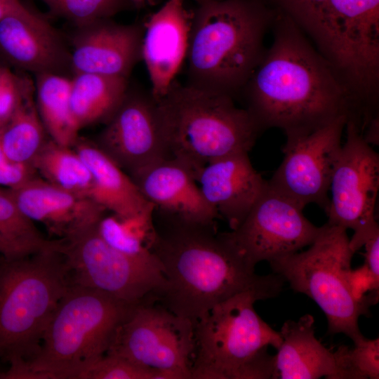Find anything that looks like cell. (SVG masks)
<instances>
[{"mask_svg":"<svg viewBox=\"0 0 379 379\" xmlns=\"http://www.w3.org/2000/svg\"><path fill=\"white\" fill-rule=\"evenodd\" d=\"M191 22L185 0H167L145 25L142 59L156 100L166 94L185 60Z\"/></svg>","mask_w":379,"mask_h":379,"instance_id":"d6986e66","label":"cell"},{"mask_svg":"<svg viewBox=\"0 0 379 379\" xmlns=\"http://www.w3.org/2000/svg\"><path fill=\"white\" fill-rule=\"evenodd\" d=\"M347 230L328 223L310 248L270 262L274 273L296 292L312 298L324 312L328 333H344L354 344L364 338L359 319L371 305L355 299L350 284L354 252Z\"/></svg>","mask_w":379,"mask_h":379,"instance_id":"ba28073f","label":"cell"},{"mask_svg":"<svg viewBox=\"0 0 379 379\" xmlns=\"http://www.w3.org/2000/svg\"><path fill=\"white\" fill-rule=\"evenodd\" d=\"M194 326L165 307L142 302L117 327L106 354L143 368L178 370L192 379Z\"/></svg>","mask_w":379,"mask_h":379,"instance_id":"8fae6325","label":"cell"},{"mask_svg":"<svg viewBox=\"0 0 379 379\" xmlns=\"http://www.w3.org/2000/svg\"><path fill=\"white\" fill-rule=\"evenodd\" d=\"M154 368L139 366L122 357L105 354L79 376L78 379H152Z\"/></svg>","mask_w":379,"mask_h":379,"instance_id":"f546056e","label":"cell"},{"mask_svg":"<svg viewBox=\"0 0 379 379\" xmlns=\"http://www.w3.org/2000/svg\"><path fill=\"white\" fill-rule=\"evenodd\" d=\"M0 253H1L4 257L5 256V251L1 244H0Z\"/></svg>","mask_w":379,"mask_h":379,"instance_id":"74e56055","label":"cell"},{"mask_svg":"<svg viewBox=\"0 0 379 379\" xmlns=\"http://www.w3.org/2000/svg\"><path fill=\"white\" fill-rule=\"evenodd\" d=\"M196 180L206 201L219 217L226 220L230 230L243 222L267 185L247 152L209 162L199 171Z\"/></svg>","mask_w":379,"mask_h":379,"instance_id":"44dd1931","label":"cell"},{"mask_svg":"<svg viewBox=\"0 0 379 379\" xmlns=\"http://www.w3.org/2000/svg\"><path fill=\"white\" fill-rule=\"evenodd\" d=\"M137 305L71 283L48 323L37 353L0 378L78 379L107 353L117 327Z\"/></svg>","mask_w":379,"mask_h":379,"instance_id":"277c9868","label":"cell"},{"mask_svg":"<svg viewBox=\"0 0 379 379\" xmlns=\"http://www.w3.org/2000/svg\"><path fill=\"white\" fill-rule=\"evenodd\" d=\"M34 91L32 81L20 77L8 68L0 66V126L16 110L25 97Z\"/></svg>","mask_w":379,"mask_h":379,"instance_id":"4dcf8cb0","label":"cell"},{"mask_svg":"<svg viewBox=\"0 0 379 379\" xmlns=\"http://www.w3.org/2000/svg\"><path fill=\"white\" fill-rule=\"evenodd\" d=\"M101 239L112 248L131 256L145 257L152 254L147 245L149 229L141 225L124 222L114 215L103 216L97 225Z\"/></svg>","mask_w":379,"mask_h":379,"instance_id":"f1b7e54d","label":"cell"},{"mask_svg":"<svg viewBox=\"0 0 379 379\" xmlns=\"http://www.w3.org/2000/svg\"><path fill=\"white\" fill-rule=\"evenodd\" d=\"M51 244L19 209L8 190L0 189V244L4 258L22 257L36 253Z\"/></svg>","mask_w":379,"mask_h":379,"instance_id":"4316f807","label":"cell"},{"mask_svg":"<svg viewBox=\"0 0 379 379\" xmlns=\"http://www.w3.org/2000/svg\"><path fill=\"white\" fill-rule=\"evenodd\" d=\"M88 167L93 180L91 198L124 222L148 225L153 205L124 170L95 142L79 137L72 147Z\"/></svg>","mask_w":379,"mask_h":379,"instance_id":"7402d4cb","label":"cell"},{"mask_svg":"<svg viewBox=\"0 0 379 379\" xmlns=\"http://www.w3.org/2000/svg\"><path fill=\"white\" fill-rule=\"evenodd\" d=\"M8 192L29 220L43 224L58 239L96 225L107 211L93 199L64 190L38 176Z\"/></svg>","mask_w":379,"mask_h":379,"instance_id":"ffe728a7","label":"cell"},{"mask_svg":"<svg viewBox=\"0 0 379 379\" xmlns=\"http://www.w3.org/2000/svg\"><path fill=\"white\" fill-rule=\"evenodd\" d=\"M160 127L170 157L195 178L209 162L248 152L262 131L230 95L173 81L157 100Z\"/></svg>","mask_w":379,"mask_h":379,"instance_id":"5b68a950","label":"cell"},{"mask_svg":"<svg viewBox=\"0 0 379 379\" xmlns=\"http://www.w3.org/2000/svg\"><path fill=\"white\" fill-rule=\"evenodd\" d=\"M281 12L287 15L305 33L314 20L326 0H271Z\"/></svg>","mask_w":379,"mask_h":379,"instance_id":"d6a6232c","label":"cell"},{"mask_svg":"<svg viewBox=\"0 0 379 379\" xmlns=\"http://www.w3.org/2000/svg\"><path fill=\"white\" fill-rule=\"evenodd\" d=\"M36 76V106L47 134L55 142L72 147L80 130L70 108L71 79L52 73Z\"/></svg>","mask_w":379,"mask_h":379,"instance_id":"cb8c5ba5","label":"cell"},{"mask_svg":"<svg viewBox=\"0 0 379 379\" xmlns=\"http://www.w3.org/2000/svg\"><path fill=\"white\" fill-rule=\"evenodd\" d=\"M0 55L35 74L72 72L71 52L58 32L29 8L0 20Z\"/></svg>","mask_w":379,"mask_h":379,"instance_id":"e0dca14e","label":"cell"},{"mask_svg":"<svg viewBox=\"0 0 379 379\" xmlns=\"http://www.w3.org/2000/svg\"><path fill=\"white\" fill-rule=\"evenodd\" d=\"M349 350L352 367L361 379L379 378V339H363Z\"/></svg>","mask_w":379,"mask_h":379,"instance_id":"1f68e13d","label":"cell"},{"mask_svg":"<svg viewBox=\"0 0 379 379\" xmlns=\"http://www.w3.org/2000/svg\"><path fill=\"white\" fill-rule=\"evenodd\" d=\"M275 295L262 290L238 293L213 307L195 322L194 379H274L279 331L256 313V301Z\"/></svg>","mask_w":379,"mask_h":379,"instance_id":"8992f818","label":"cell"},{"mask_svg":"<svg viewBox=\"0 0 379 379\" xmlns=\"http://www.w3.org/2000/svg\"><path fill=\"white\" fill-rule=\"evenodd\" d=\"M128 79L93 73H77L71 79L70 108L81 130L106 123L122 102Z\"/></svg>","mask_w":379,"mask_h":379,"instance_id":"603a6c76","label":"cell"},{"mask_svg":"<svg viewBox=\"0 0 379 379\" xmlns=\"http://www.w3.org/2000/svg\"><path fill=\"white\" fill-rule=\"evenodd\" d=\"M185 60L196 88L239 98L267 49L277 8L265 0H195Z\"/></svg>","mask_w":379,"mask_h":379,"instance_id":"3957f363","label":"cell"},{"mask_svg":"<svg viewBox=\"0 0 379 379\" xmlns=\"http://www.w3.org/2000/svg\"><path fill=\"white\" fill-rule=\"evenodd\" d=\"M133 6L136 8L142 7L146 5H154L157 0H129Z\"/></svg>","mask_w":379,"mask_h":379,"instance_id":"8d00e7d4","label":"cell"},{"mask_svg":"<svg viewBox=\"0 0 379 379\" xmlns=\"http://www.w3.org/2000/svg\"><path fill=\"white\" fill-rule=\"evenodd\" d=\"M144 27L104 18L77 27L72 39L74 74L93 73L128 79L142 59Z\"/></svg>","mask_w":379,"mask_h":379,"instance_id":"9a60e30c","label":"cell"},{"mask_svg":"<svg viewBox=\"0 0 379 379\" xmlns=\"http://www.w3.org/2000/svg\"><path fill=\"white\" fill-rule=\"evenodd\" d=\"M152 214L162 227L152 223L149 247L162 265L166 285L160 295L172 312L195 324L238 293L262 290L277 296L281 292L283 278L256 274L214 225L185 223L155 210Z\"/></svg>","mask_w":379,"mask_h":379,"instance_id":"7a4b0ae2","label":"cell"},{"mask_svg":"<svg viewBox=\"0 0 379 379\" xmlns=\"http://www.w3.org/2000/svg\"><path fill=\"white\" fill-rule=\"evenodd\" d=\"M27 8L20 0H0V20L11 14L22 12Z\"/></svg>","mask_w":379,"mask_h":379,"instance_id":"d590c367","label":"cell"},{"mask_svg":"<svg viewBox=\"0 0 379 379\" xmlns=\"http://www.w3.org/2000/svg\"><path fill=\"white\" fill-rule=\"evenodd\" d=\"M276 8L272 42L239 96L244 107L262 131L277 128L286 137L311 133L340 117L358 125L354 102L339 74Z\"/></svg>","mask_w":379,"mask_h":379,"instance_id":"6da1fadb","label":"cell"},{"mask_svg":"<svg viewBox=\"0 0 379 379\" xmlns=\"http://www.w3.org/2000/svg\"><path fill=\"white\" fill-rule=\"evenodd\" d=\"M32 166L18 164L10 160L4 153L0 142V185L8 190L18 187L36 177Z\"/></svg>","mask_w":379,"mask_h":379,"instance_id":"836d02e7","label":"cell"},{"mask_svg":"<svg viewBox=\"0 0 379 379\" xmlns=\"http://www.w3.org/2000/svg\"><path fill=\"white\" fill-rule=\"evenodd\" d=\"M33 166L49 183L69 192L91 198L93 180L91 171L76 150L49 138Z\"/></svg>","mask_w":379,"mask_h":379,"instance_id":"d4e9b609","label":"cell"},{"mask_svg":"<svg viewBox=\"0 0 379 379\" xmlns=\"http://www.w3.org/2000/svg\"><path fill=\"white\" fill-rule=\"evenodd\" d=\"M97 225L53 240V248L64 258L69 277L72 275L71 283L129 304L145 302L154 292L161 294L166 279L153 252L145 257L124 254L101 239Z\"/></svg>","mask_w":379,"mask_h":379,"instance_id":"9c48e42d","label":"cell"},{"mask_svg":"<svg viewBox=\"0 0 379 379\" xmlns=\"http://www.w3.org/2000/svg\"><path fill=\"white\" fill-rule=\"evenodd\" d=\"M346 140L329 186L331 197L327 223L354 231L350 246L355 253L379 234L375 210L379 190V154L352 121L345 124Z\"/></svg>","mask_w":379,"mask_h":379,"instance_id":"30bf717a","label":"cell"},{"mask_svg":"<svg viewBox=\"0 0 379 379\" xmlns=\"http://www.w3.org/2000/svg\"><path fill=\"white\" fill-rule=\"evenodd\" d=\"M34 92L25 97L8 120L0 126L1 145L7 157L13 162L32 166L48 140L34 102Z\"/></svg>","mask_w":379,"mask_h":379,"instance_id":"484cf974","label":"cell"},{"mask_svg":"<svg viewBox=\"0 0 379 379\" xmlns=\"http://www.w3.org/2000/svg\"><path fill=\"white\" fill-rule=\"evenodd\" d=\"M346 122L340 117L311 133L286 137L283 161L267 181L270 187L302 208L313 203L326 212Z\"/></svg>","mask_w":379,"mask_h":379,"instance_id":"4fadbf2b","label":"cell"},{"mask_svg":"<svg viewBox=\"0 0 379 379\" xmlns=\"http://www.w3.org/2000/svg\"><path fill=\"white\" fill-rule=\"evenodd\" d=\"M53 15L74 23L76 27L93 21L111 18L133 7L129 0H40Z\"/></svg>","mask_w":379,"mask_h":379,"instance_id":"83f0119b","label":"cell"},{"mask_svg":"<svg viewBox=\"0 0 379 379\" xmlns=\"http://www.w3.org/2000/svg\"><path fill=\"white\" fill-rule=\"evenodd\" d=\"M303 208L272 189L267 183L243 222L222 232L247 263L253 267L296 253L311 245L324 225L317 227L302 213Z\"/></svg>","mask_w":379,"mask_h":379,"instance_id":"7c38bea8","label":"cell"},{"mask_svg":"<svg viewBox=\"0 0 379 379\" xmlns=\"http://www.w3.org/2000/svg\"><path fill=\"white\" fill-rule=\"evenodd\" d=\"M279 333L282 343L274 355V379H360L350 362L347 346L333 352L317 339L311 314L286 321Z\"/></svg>","mask_w":379,"mask_h":379,"instance_id":"ac0fdd59","label":"cell"},{"mask_svg":"<svg viewBox=\"0 0 379 379\" xmlns=\"http://www.w3.org/2000/svg\"><path fill=\"white\" fill-rule=\"evenodd\" d=\"M95 142L129 175L170 157L151 93L128 88Z\"/></svg>","mask_w":379,"mask_h":379,"instance_id":"5bb4252c","label":"cell"},{"mask_svg":"<svg viewBox=\"0 0 379 379\" xmlns=\"http://www.w3.org/2000/svg\"><path fill=\"white\" fill-rule=\"evenodd\" d=\"M52 246L0 262V358L17 366L37 353L45 329L70 285Z\"/></svg>","mask_w":379,"mask_h":379,"instance_id":"52a82bcc","label":"cell"},{"mask_svg":"<svg viewBox=\"0 0 379 379\" xmlns=\"http://www.w3.org/2000/svg\"><path fill=\"white\" fill-rule=\"evenodd\" d=\"M365 248V262L372 274L379 279V234L370 238L363 246Z\"/></svg>","mask_w":379,"mask_h":379,"instance_id":"e575fe53","label":"cell"},{"mask_svg":"<svg viewBox=\"0 0 379 379\" xmlns=\"http://www.w3.org/2000/svg\"><path fill=\"white\" fill-rule=\"evenodd\" d=\"M154 209L178 221L214 225L219 217L204 199L192 171L168 157L130 175Z\"/></svg>","mask_w":379,"mask_h":379,"instance_id":"2e32d148","label":"cell"}]
</instances>
